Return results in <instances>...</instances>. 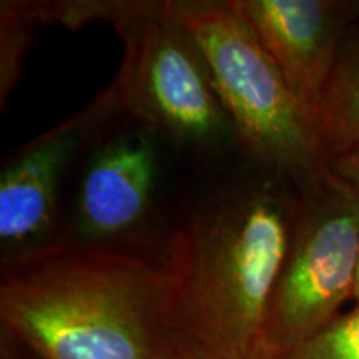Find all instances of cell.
Returning <instances> with one entry per match:
<instances>
[{"label": "cell", "mask_w": 359, "mask_h": 359, "mask_svg": "<svg viewBox=\"0 0 359 359\" xmlns=\"http://www.w3.org/2000/svg\"><path fill=\"white\" fill-rule=\"evenodd\" d=\"M283 359H359V306L341 314Z\"/></svg>", "instance_id": "cell-11"}, {"label": "cell", "mask_w": 359, "mask_h": 359, "mask_svg": "<svg viewBox=\"0 0 359 359\" xmlns=\"http://www.w3.org/2000/svg\"><path fill=\"white\" fill-rule=\"evenodd\" d=\"M120 111L110 88L87 110L70 116L11 156L0 175V245L2 263L50 245L55 226L58 187L72 156L92 130Z\"/></svg>", "instance_id": "cell-6"}, {"label": "cell", "mask_w": 359, "mask_h": 359, "mask_svg": "<svg viewBox=\"0 0 359 359\" xmlns=\"http://www.w3.org/2000/svg\"><path fill=\"white\" fill-rule=\"evenodd\" d=\"M102 20L123 39L122 69L110 85L120 111L185 145L233 130L198 43L168 2H103Z\"/></svg>", "instance_id": "cell-4"}, {"label": "cell", "mask_w": 359, "mask_h": 359, "mask_svg": "<svg viewBox=\"0 0 359 359\" xmlns=\"http://www.w3.org/2000/svg\"><path fill=\"white\" fill-rule=\"evenodd\" d=\"M296 210L298 182L262 167L196 206L170 236L180 321L193 351L230 356L262 343Z\"/></svg>", "instance_id": "cell-2"}, {"label": "cell", "mask_w": 359, "mask_h": 359, "mask_svg": "<svg viewBox=\"0 0 359 359\" xmlns=\"http://www.w3.org/2000/svg\"><path fill=\"white\" fill-rule=\"evenodd\" d=\"M183 359H283L280 354H276L275 351H271L266 344L259 343L255 348H251L250 351H246L243 354H206V353H200V351H191L188 356Z\"/></svg>", "instance_id": "cell-13"}, {"label": "cell", "mask_w": 359, "mask_h": 359, "mask_svg": "<svg viewBox=\"0 0 359 359\" xmlns=\"http://www.w3.org/2000/svg\"><path fill=\"white\" fill-rule=\"evenodd\" d=\"M40 22L37 2L0 4V100L2 105L15 88L25 52Z\"/></svg>", "instance_id": "cell-10"}, {"label": "cell", "mask_w": 359, "mask_h": 359, "mask_svg": "<svg viewBox=\"0 0 359 359\" xmlns=\"http://www.w3.org/2000/svg\"><path fill=\"white\" fill-rule=\"evenodd\" d=\"M2 330L39 359H183L178 268L161 248L57 243L2 263Z\"/></svg>", "instance_id": "cell-1"}, {"label": "cell", "mask_w": 359, "mask_h": 359, "mask_svg": "<svg viewBox=\"0 0 359 359\" xmlns=\"http://www.w3.org/2000/svg\"><path fill=\"white\" fill-rule=\"evenodd\" d=\"M316 128L327 163L359 147V2L341 40Z\"/></svg>", "instance_id": "cell-9"}, {"label": "cell", "mask_w": 359, "mask_h": 359, "mask_svg": "<svg viewBox=\"0 0 359 359\" xmlns=\"http://www.w3.org/2000/svg\"><path fill=\"white\" fill-rule=\"evenodd\" d=\"M330 168L359 195V147L331 160Z\"/></svg>", "instance_id": "cell-12"}, {"label": "cell", "mask_w": 359, "mask_h": 359, "mask_svg": "<svg viewBox=\"0 0 359 359\" xmlns=\"http://www.w3.org/2000/svg\"><path fill=\"white\" fill-rule=\"evenodd\" d=\"M359 195L330 167L298 182L288 257L264 320L263 343L280 356L321 333L354 294Z\"/></svg>", "instance_id": "cell-5"}, {"label": "cell", "mask_w": 359, "mask_h": 359, "mask_svg": "<svg viewBox=\"0 0 359 359\" xmlns=\"http://www.w3.org/2000/svg\"><path fill=\"white\" fill-rule=\"evenodd\" d=\"M168 7L198 43L233 133L259 167L296 182L330 167L313 116L230 4L173 0Z\"/></svg>", "instance_id": "cell-3"}, {"label": "cell", "mask_w": 359, "mask_h": 359, "mask_svg": "<svg viewBox=\"0 0 359 359\" xmlns=\"http://www.w3.org/2000/svg\"><path fill=\"white\" fill-rule=\"evenodd\" d=\"M354 302H356V306H359V259H358V271H356V285H354Z\"/></svg>", "instance_id": "cell-14"}, {"label": "cell", "mask_w": 359, "mask_h": 359, "mask_svg": "<svg viewBox=\"0 0 359 359\" xmlns=\"http://www.w3.org/2000/svg\"><path fill=\"white\" fill-rule=\"evenodd\" d=\"M228 4L251 27L316 123L358 0H228Z\"/></svg>", "instance_id": "cell-7"}, {"label": "cell", "mask_w": 359, "mask_h": 359, "mask_svg": "<svg viewBox=\"0 0 359 359\" xmlns=\"http://www.w3.org/2000/svg\"><path fill=\"white\" fill-rule=\"evenodd\" d=\"M154 135L147 127L116 133L90 155L75 210L85 243H127L145 222L158 167Z\"/></svg>", "instance_id": "cell-8"}]
</instances>
